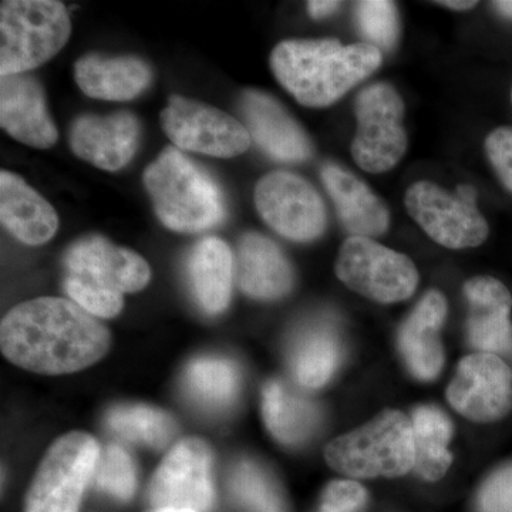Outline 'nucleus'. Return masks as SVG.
Wrapping results in <instances>:
<instances>
[{"label":"nucleus","instance_id":"1","mask_svg":"<svg viewBox=\"0 0 512 512\" xmlns=\"http://www.w3.org/2000/svg\"><path fill=\"white\" fill-rule=\"evenodd\" d=\"M3 355L23 369L66 375L94 365L110 348V333L80 308L62 298L20 303L2 320Z\"/></svg>","mask_w":512,"mask_h":512},{"label":"nucleus","instance_id":"2","mask_svg":"<svg viewBox=\"0 0 512 512\" xmlns=\"http://www.w3.org/2000/svg\"><path fill=\"white\" fill-rule=\"evenodd\" d=\"M269 64L298 103L322 109L375 73L382 52L369 43L343 46L336 39H293L276 45Z\"/></svg>","mask_w":512,"mask_h":512},{"label":"nucleus","instance_id":"3","mask_svg":"<svg viewBox=\"0 0 512 512\" xmlns=\"http://www.w3.org/2000/svg\"><path fill=\"white\" fill-rule=\"evenodd\" d=\"M63 264V286L70 301L96 318L119 315L124 293L141 291L151 278L143 256L100 235L74 242L64 254Z\"/></svg>","mask_w":512,"mask_h":512},{"label":"nucleus","instance_id":"4","mask_svg":"<svg viewBox=\"0 0 512 512\" xmlns=\"http://www.w3.org/2000/svg\"><path fill=\"white\" fill-rule=\"evenodd\" d=\"M144 185L158 220L175 232L195 234L218 227L227 217L220 184L177 147H167L144 171Z\"/></svg>","mask_w":512,"mask_h":512},{"label":"nucleus","instance_id":"5","mask_svg":"<svg viewBox=\"0 0 512 512\" xmlns=\"http://www.w3.org/2000/svg\"><path fill=\"white\" fill-rule=\"evenodd\" d=\"M72 33L56 0H5L0 6V74H26L55 57Z\"/></svg>","mask_w":512,"mask_h":512},{"label":"nucleus","instance_id":"6","mask_svg":"<svg viewBox=\"0 0 512 512\" xmlns=\"http://www.w3.org/2000/svg\"><path fill=\"white\" fill-rule=\"evenodd\" d=\"M325 457L333 470L350 477L404 476L416 461L412 420L387 410L329 443Z\"/></svg>","mask_w":512,"mask_h":512},{"label":"nucleus","instance_id":"7","mask_svg":"<svg viewBox=\"0 0 512 512\" xmlns=\"http://www.w3.org/2000/svg\"><path fill=\"white\" fill-rule=\"evenodd\" d=\"M97 441L73 431L56 441L43 458L32 487L26 512H77L87 485L100 460Z\"/></svg>","mask_w":512,"mask_h":512},{"label":"nucleus","instance_id":"8","mask_svg":"<svg viewBox=\"0 0 512 512\" xmlns=\"http://www.w3.org/2000/svg\"><path fill=\"white\" fill-rule=\"evenodd\" d=\"M356 134L352 156L363 171L382 174L400 163L407 150L404 103L389 83H373L355 100Z\"/></svg>","mask_w":512,"mask_h":512},{"label":"nucleus","instance_id":"9","mask_svg":"<svg viewBox=\"0 0 512 512\" xmlns=\"http://www.w3.org/2000/svg\"><path fill=\"white\" fill-rule=\"evenodd\" d=\"M407 212L437 244L450 249L480 247L488 237V224L477 207V191L458 185L450 194L440 185L419 181L404 198Z\"/></svg>","mask_w":512,"mask_h":512},{"label":"nucleus","instance_id":"10","mask_svg":"<svg viewBox=\"0 0 512 512\" xmlns=\"http://www.w3.org/2000/svg\"><path fill=\"white\" fill-rule=\"evenodd\" d=\"M336 275L352 291L380 303L406 301L419 285V272L409 256L365 237L343 242Z\"/></svg>","mask_w":512,"mask_h":512},{"label":"nucleus","instance_id":"11","mask_svg":"<svg viewBox=\"0 0 512 512\" xmlns=\"http://www.w3.org/2000/svg\"><path fill=\"white\" fill-rule=\"evenodd\" d=\"M164 133L178 150L232 158L244 154L252 138L237 119L200 101L173 96L161 113Z\"/></svg>","mask_w":512,"mask_h":512},{"label":"nucleus","instance_id":"12","mask_svg":"<svg viewBox=\"0 0 512 512\" xmlns=\"http://www.w3.org/2000/svg\"><path fill=\"white\" fill-rule=\"evenodd\" d=\"M255 205L262 220L291 241L311 242L328 225L319 192L305 178L288 171H274L259 180Z\"/></svg>","mask_w":512,"mask_h":512},{"label":"nucleus","instance_id":"13","mask_svg":"<svg viewBox=\"0 0 512 512\" xmlns=\"http://www.w3.org/2000/svg\"><path fill=\"white\" fill-rule=\"evenodd\" d=\"M150 501L160 508L207 512L214 503L212 454L200 439L180 441L154 474Z\"/></svg>","mask_w":512,"mask_h":512},{"label":"nucleus","instance_id":"14","mask_svg":"<svg viewBox=\"0 0 512 512\" xmlns=\"http://www.w3.org/2000/svg\"><path fill=\"white\" fill-rule=\"evenodd\" d=\"M447 399L468 420L491 423L503 419L512 409L510 367L493 353L464 357L448 386Z\"/></svg>","mask_w":512,"mask_h":512},{"label":"nucleus","instance_id":"15","mask_svg":"<svg viewBox=\"0 0 512 512\" xmlns=\"http://www.w3.org/2000/svg\"><path fill=\"white\" fill-rule=\"evenodd\" d=\"M140 121L128 111L96 116L86 114L74 121L70 130L73 153L101 170L126 167L140 144Z\"/></svg>","mask_w":512,"mask_h":512},{"label":"nucleus","instance_id":"16","mask_svg":"<svg viewBox=\"0 0 512 512\" xmlns=\"http://www.w3.org/2000/svg\"><path fill=\"white\" fill-rule=\"evenodd\" d=\"M241 113L249 136L269 157L284 163H302L312 157L308 134L274 97L247 90L241 97Z\"/></svg>","mask_w":512,"mask_h":512},{"label":"nucleus","instance_id":"17","mask_svg":"<svg viewBox=\"0 0 512 512\" xmlns=\"http://www.w3.org/2000/svg\"><path fill=\"white\" fill-rule=\"evenodd\" d=\"M0 124L15 140L30 147L50 148L59 137L42 87L29 74L0 80Z\"/></svg>","mask_w":512,"mask_h":512},{"label":"nucleus","instance_id":"18","mask_svg":"<svg viewBox=\"0 0 512 512\" xmlns=\"http://www.w3.org/2000/svg\"><path fill=\"white\" fill-rule=\"evenodd\" d=\"M468 301V339L483 353H505L511 348V293L491 276H477L464 285Z\"/></svg>","mask_w":512,"mask_h":512},{"label":"nucleus","instance_id":"19","mask_svg":"<svg viewBox=\"0 0 512 512\" xmlns=\"http://www.w3.org/2000/svg\"><path fill=\"white\" fill-rule=\"evenodd\" d=\"M320 178L335 204L343 227L352 237L373 239L389 229V208L355 174L338 164L326 163L322 165Z\"/></svg>","mask_w":512,"mask_h":512},{"label":"nucleus","instance_id":"20","mask_svg":"<svg viewBox=\"0 0 512 512\" xmlns=\"http://www.w3.org/2000/svg\"><path fill=\"white\" fill-rule=\"evenodd\" d=\"M447 316L443 293L430 291L421 298L399 333L404 362L417 379L433 380L444 365L440 330Z\"/></svg>","mask_w":512,"mask_h":512},{"label":"nucleus","instance_id":"21","mask_svg":"<svg viewBox=\"0 0 512 512\" xmlns=\"http://www.w3.org/2000/svg\"><path fill=\"white\" fill-rule=\"evenodd\" d=\"M0 220L10 234L26 245L46 244L59 228L55 208L19 175L0 173Z\"/></svg>","mask_w":512,"mask_h":512},{"label":"nucleus","instance_id":"22","mask_svg":"<svg viewBox=\"0 0 512 512\" xmlns=\"http://www.w3.org/2000/svg\"><path fill=\"white\" fill-rule=\"evenodd\" d=\"M237 278L242 292L261 301H275L293 285L291 264L272 239L248 232L239 239Z\"/></svg>","mask_w":512,"mask_h":512},{"label":"nucleus","instance_id":"23","mask_svg":"<svg viewBox=\"0 0 512 512\" xmlns=\"http://www.w3.org/2000/svg\"><path fill=\"white\" fill-rule=\"evenodd\" d=\"M74 79L92 99L127 101L136 99L153 82V72L134 56L86 55L74 66Z\"/></svg>","mask_w":512,"mask_h":512},{"label":"nucleus","instance_id":"24","mask_svg":"<svg viewBox=\"0 0 512 512\" xmlns=\"http://www.w3.org/2000/svg\"><path fill=\"white\" fill-rule=\"evenodd\" d=\"M234 256L227 242L205 237L194 245L187 258L188 284L202 311L217 315L231 301Z\"/></svg>","mask_w":512,"mask_h":512},{"label":"nucleus","instance_id":"25","mask_svg":"<svg viewBox=\"0 0 512 512\" xmlns=\"http://www.w3.org/2000/svg\"><path fill=\"white\" fill-rule=\"evenodd\" d=\"M262 412L272 436L289 446L308 439L318 419L315 406L279 380L266 384Z\"/></svg>","mask_w":512,"mask_h":512},{"label":"nucleus","instance_id":"26","mask_svg":"<svg viewBox=\"0 0 512 512\" xmlns=\"http://www.w3.org/2000/svg\"><path fill=\"white\" fill-rule=\"evenodd\" d=\"M416 461L414 470L427 481H437L451 466L448 443L451 440V423L446 414L434 407H419L412 419Z\"/></svg>","mask_w":512,"mask_h":512},{"label":"nucleus","instance_id":"27","mask_svg":"<svg viewBox=\"0 0 512 512\" xmlns=\"http://www.w3.org/2000/svg\"><path fill=\"white\" fill-rule=\"evenodd\" d=\"M338 338L326 326L306 329L293 343L291 367L299 384L318 389L329 382L339 365Z\"/></svg>","mask_w":512,"mask_h":512},{"label":"nucleus","instance_id":"28","mask_svg":"<svg viewBox=\"0 0 512 512\" xmlns=\"http://www.w3.org/2000/svg\"><path fill=\"white\" fill-rule=\"evenodd\" d=\"M185 389L200 406L221 410L231 406L237 397V369L221 357H200L185 372Z\"/></svg>","mask_w":512,"mask_h":512},{"label":"nucleus","instance_id":"29","mask_svg":"<svg viewBox=\"0 0 512 512\" xmlns=\"http://www.w3.org/2000/svg\"><path fill=\"white\" fill-rule=\"evenodd\" d=\"M107 424L117 436L133 443L164 448L175 434L174 420L156 407L123 404L107 414Z\"/></svg>","mask_w":512,"mask_h":512},{"label":"nucleus","instance_id":"30","mask_svg":"<svg viewBox=\"0 0 512 512\" xmlns=\"http://www.w3.org/2000/svg\"><path fill=\"white\" fill-rule=\"evenodd\" d=\"M229 488L247 512H285L278 490L256 464L242 461L232 470Z\"/></svg>","mask_w":512,"mask_h":512},{"label":"nucleus","instance_id":"31","mask_svg":"<svg viewBox=\"0 0 512 512\" xmlns=\"http://www.w3.org/2000/svg\"><path fill=\"white\" fill-rule=\"evenodd\" d=\"M356 20L369 45L390 52L400 32L399 12L389 0H363L356 5Z\"/></svg>","mask_w":512,"mask_h":512},{"label":"nucleus","instance_id":"32","mask_svg":"<svg viewBox=\"0 0 512 512\" xmlns=\"http://www.w3.org/2000/svg\"><path fill=\"white\" fill-rule=\"evenodd\" d=\"M93 480L99 490L117 500L127 501L136 491V466L123 447L111 444L100 454Z\"/></svg>","mask_w":512,"mask_h":512},{"label":"nucleus","instance_id":"33","mask_svg":"<svg viewBox=\"0 0 512 512\" xmlns=\"http://www.w3.org/2000/svg\"><path fill=\"white\" fill-rule=\"evenodd\" d=\"M478 504L481 512H512V464L485 481Z\"/></svg>","mask_w":512,"mask_h":512},{"label":"nucleus","instance_id":"34","mask_svg":"<svg viewBox=\"0 0 512 512\" xmlns=\"http://www.w3.org/2000/svg\"><path fill=\"white\" fill-rule=\"evenodd\" d=\"M485 154L501 183L512 192V128L494 130L485 140Z\"/></svg>","mask_w":512,"mask_h":512},{"label":"nucleus","instance_id":"35","mask_svg":"<svg viewBox=\"0 0 512 512\" xmlns=\"http://www.w3.org/2000/svg\"><path fill=\"white\" fill-rule=\"evenodd\" d=\"M366 497L365 488L355 481H333L323 494L320 512H356Z\"/></svg>","mask_w":512,"mask_h":512},{"label":"nucleus","instance_id":"36","mask_svg":"<svg viewBox=\"0 0 512 512\" xmlns=\"http://www.w3.org/2000/svg\"><path fill=\"white\" fill-rule=\"evenodd\" d=\"M342 3L336 0H312L308 2V12L313 19H325L338 12Z\"/></svg>","mask_w":512,"mask_h":512},{"label":"nucleus","instance_id":"37","mask_svg":"<svg viewBox=\"0 0 512 512\" xmlns=\"http://www.w3.org/2000/svg\"><path fill=\"white\" fill-rule=\"evenodd\" d=\"M439 5L446 6L448 9L460 10L461 12V10L476 8L477 2H473V0H468V2H466V0H441Z\"/></svg>","mask_w":512,"mask_h":512},{"label":"nucleus","instance_id":"38","mask_svg":"<svg viewBox=\"0 0 512 512\" xmlns=\"http://www.w3.org/2000/svg\"><path fill=\"white\" fill-rule=\"evenodd\" d=\"M493 6L505 18L512 19V0H500V2H494Z\"/></svg>","mask_w":512,"mask_h":512},{"label":"nucleus","instance_id":"39","mask_svg":"<svg viewBox=\"0 0 512 512\" xmlns=\"http://www.w3.org/2000/svg\"><path fill=\"white\" fill-rule=\"evenodd\" d=\"M154 512H197L192 510H181V508H160Z\"/></svg>","mask_w":512,"mask_h":512},{"label":"nucleus","instance_id":"40","mask_svg":"<svg viewBox=\"0 0 512 512\" xmlns=\"http://www.w3.org/2000/svg\"><path fill=\"white\" fill-rule=\"evenodd\" d=\"M511 103H512V90H511Z\"/></svg>","mask_w":512,"mask_h":512}]
</instances>
